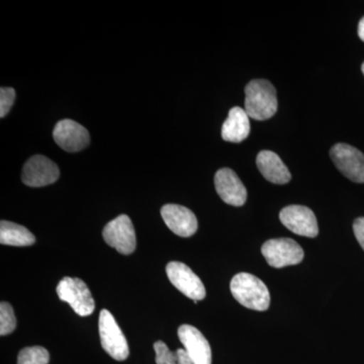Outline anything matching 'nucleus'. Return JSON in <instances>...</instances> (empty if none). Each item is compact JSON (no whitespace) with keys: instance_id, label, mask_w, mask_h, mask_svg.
I'll return each mask as SVG.
<instances>
[{"instance_id":"14","label":"nucleus","mask_w":364,"mask_h":364,"mask_svg":"<svg viewBox=\"0 0 364 364\" xmlns=\"http://www.w3.org/2000/svg\"><path fill=\"white\" fill-rule=\"evenodd\" d=\"M177 334L193 364H212V349L200 330L193 326L181 325Z\"/></svg>"},{"instance_id":"23","label":"nucleus","mask_w":364,"mask_h":364,"mask_svg":"<svg viewBox=\"0 0 364 364\" xmlns=\"http://www.w3.org/2000/svg\"><path fill=\"white\" fill-rule=\"evenodd\" d=\"M176 353L177 355H178L179 363H181V364H193V359L191 358V356H189L186 349H177Z\"/></svg>"},{"instance_id":"3","label":"nucleus","mask_w":364,"mask_h":364,"mask_svg":"<svg viewBox=\"0 0 364 364\" xmlns=\"http://www.w3.org/2000/svg\"><path fill=\"white\" fill-rule=\"evenodd\" d=\"M102 348L111 358L124 361L129 358V345L116 318L107 310H102L98 321Z\"/></svg>"},{"instance_id":"5","label":"nucleus","mask_w":364,"mask_h":364,"mask_svg":"<svg viewBox=\"0 0 364 364\" xmlns=\"http://www.w3.org/2000/svg\"><path fill=\"white\" fill-rule=\"evenodd\" d=\"M261 252L270 267L282 268L296 265L304 259L303 248L293 239H272L263 244Z\"/></svg>"},{"instance_id":"18","label":"nucleus","mask_w":364,"mask_h":364,"mask_svg":"<svg viewBox=\"0 0 364 364\" xmlns=\"http://www.w3.org/2000/svg\"><path fill=\"white\" fill-rule=\"evenodd\" d=\"M49 360V352L44 347H26L18 354V364H48Z\"/></svg>"},{"instance_id":"24","label":"nucleus","mask_w":364,"mask_h":364,"mask_svg":"<svg viewBox=\"0 0 364 364\" xmlns=\"http://www.w3.org/2000/svg\"><path fill=\"white\" fill-rule=\"evenodd\" d=\"M358 36L359 39L364 42V16L358 23Z\"/></svg>"},{"instance_id":"9","label":"nucleus","mask_w":364,"mask_h":364,"mask_svg":"<svg viewBox=\"0 0 364 364\" xmlns=\"http://www.w3.org/2000/svg\"><path fill=\"white\" fill-rule=\"evenodd\" d=\"M280 222L289 231L299 236L315 238L318 234L317 218L313 210L304 205H293L282 208Z\"/></svg>"},{"instance_id":"11","label":"nucleus","mask_w":364,"mask_h":364,"mask_svg":"<svg viewBox=\"0 0 364 364\" xmlns=\"http://www.w3.org/2000/svg\"><path fill=\"white\" fill-rule=\"evenodd\" d=\"M55 142L67 152L74 153L90 145V133L85 127L72 119H62L53 131Z\"/></svg>"},{"instance_id":"15","label":"nucleus","mask_w":364,"mask_h":364,"mask_svg":"<svg viewBox=\"0 0 364 364\" xmlns=\"http://www.w3.org/2000/svg\"><path fill=\"white\" fill-rule=\"evenodd\" d=\"M256 164L262 176L272 183L287 184L291 181V172L287 165L272 151H261L256 158Z\"/></svg>"},{"instance_id":"1","label":"nucleus","mask_w":364,"mask_h":364,"mask_svg":"<svg viewBox=\"0 0 364 364\" xmlns=\"http://www.w3.org/2000/svg\"><path fill=\"white\" fill-rule=\"evenodd\" d=\"M231 293L240 305L250 310L264 312L270 305V294L262 280L250 273L235 275L230 284Z\"/></svg>"},{"instance_id":"2","label":"nucleus","mask_w":364,"mask_h":364,"mask_svg":"<svg viewBox=\"0 0 364 364\" xmlns=\"http://www.w3.org/2000/svg\"><path fill=\"white\" fill-rule=\"evenodd\" d=\"M277 90L265 79H254L245 87V111L256 121H265L277 112Z\"/></svg>"},{"instance_id":"25","label":"nucleus","mask_w":364,"mask_h":364,"mask_svg":"<svg viewBox=\"0 0 364 364\" xmlns=\"http://www.w3.org/2000/svg\"><path fill=\"white\" fill-rule=\"evenodd\" d=\"M361 70H363V73L364 74V62L363 66H361Z\"/></svg>"},{"instance_id":"8","label":"nucleus","mask_w":364,"mask_h":364,"mask_svg":"<svg viewBox=\"0 0 364 364\" xmlns=\"http://www.w3.org/2000/svg\"><path fill=\"white\" fill-rule=\"evenodd\" d=\"M167 277L181 293L195 301L205 298V287L193 270L182 262L172 261L166 267Z\"/></svg>"},{"instance_id":"22","label":"nucleus","mask_w":364,"mask_h":364,"mask_svg":"<svg viewBox=\"0 0 364 364\" xmlns=\"http://www.w3.org/2000/svg\"><path fill=\"white\" fill-rule=\"evenodd\" d=\"M353 232L361 248L364 250V217L358 218L354 221Z\"/></svg>"},{"instance_id":"20","label":"nucleus","mask_w":364,"mask_h":364,"mask_svg":"<svg viewBox=\"0 0 364 364\" xmlns=\"http://www.w3.org/2000/svg\"><path fill=\"white\" fill-rule=\"evenodd\" d=\"M154 350L156 353V364H181L176 351H170L168 346L164 342H155Z\"/></svg>"},{"instance_id":"7","label":"nucleus","mask_w":364,"mask_h":364,"mask_svg":"<svg viewBox=\"0 0 364 364\" xmlns=\"http://www.w3.org/2000/svg\"><path fill=\"white\" fill-rule=\"evenodd\" d=\"M107 245L123 255H130L135 251L136 242L135 229L130 218L121 215L107 223L102 232Z\"/></svg>"},{"instance_id":"4","label":"nucleus","mask_w":364,"mask_h":364,"mask_svg":"<svg viewBox=\"0 0 364 364\" xmlns=\"http://www.w3.org/2000/svg\"><path fill=\"white\" fill-rule=\"evenodd\" d=\"M56 291L59 299L69 304L81 317L90 316L95 311V299L83 280L64 277L60 280Z\"/></svg>"},{"instance_id":"21","label":"nucleus","mask_w":364,"mask_h":364,"mask_svg":"<svg viewBox=\"0 0 364 364\" xmlns=\"http://www.w3.org/2000/svg\"><path fill=\"white\" fill-rule=\"evenodd\" d=\"M16 100V90L11 87H1L0 90V117H4L11 111Z\"/></svg>"},{"instance_id":"10","label":"nucleus","mask_w":364,"mask_h":364,"mask_svg":"<svg viewBox=\"0 0 364 364\" xmlns=\"http://www.w3.org/2000/svg\"><path fill=\"white\" fill-rule=\"evenodd\" d=\"M59 176L60 170L56 163L43 155H35L23 166L21 179L26 186L41 188L54 183Z\"/></svg>"},{"instance_id":"6","label":"nucleus","mask_w":364,"mask_h":364,"mask_svg":"<svg viewBox=\"0 0 364 364\" xmlns=\"http://www.w3.org/2000/svg\"><path fill=\"white\" fill-rule=\"evenodd\" d=\"M330 156L337 169L356 183H364V154L348 144L333 146Z\"/></svg>"},{"instance_id":"13","label":"nucleus","mask_w":364,"mask_h":364,"mask_svg":"<svg viewBox=\"0 0 364 364\" xmlns=\"http://www.w3.org/2000/svg\"><path fill=\"white\" fill-rule=\"evenodd\" d=\"M161 217L166 226L177 236L188 238L198 231V220L188 208L172 203L163 205Z\"/></svg>"},{"instance_id":"17","label":"nucleus","mask_w":364,"mask_h":364,"mask_svg":"<svg viewBox=\"0 0 364 364\" xmlns=\"http://www.w3.org/2000/svg\"><path fill=\"white\" fill-rule=\"evenodd\" d=\"M0 243L2 245L14 246V247H25V246L33 245L36 243V237L26 227L13 222L1 221Z\"/></svg>"},{"instance_id":"16","label":"nucleus","mask_w":364,"mask_h":364,"mask_svg":"<svg viewBox=\"0 0 364 364\" xmlns=\"http://www.w3.org/2000/svg\"><path fill=\"white\" fill-rule=\"evenodd\" d=\"M247 112L239 107L230 109L222 127V138L227 142L241 143L250 134V121Z\"/></svg>"},{"instance_id":"12","label":"nucleus","mask_w":364,"mask_h":364,"mask_svg":"<svg viewBox=\"0 0 364 364\" xmlns=\"http://www.w3.org/2000/svg\"><path fill=\"white\" fill-rule=\"evenodd\" d=\"M215 186L218 195L228 205L242 207L247 200V189L234 170H218L215 176Z\"/></svg>"},{"instance_id":"19","label":"nucleus","mask_w":364,"mask_h":364,"mask_svg":"<svg viewBox=\"0 0 364 364\" xmlns=\"http://www.w3.org/2000/svg\"><path fill=\"white\" fill-rule=\"evenodd\" d=\"M16 327V318L13 306L2 301L0 304V335L6 336L14 331Z\"/></svg>"}]
</instances>
